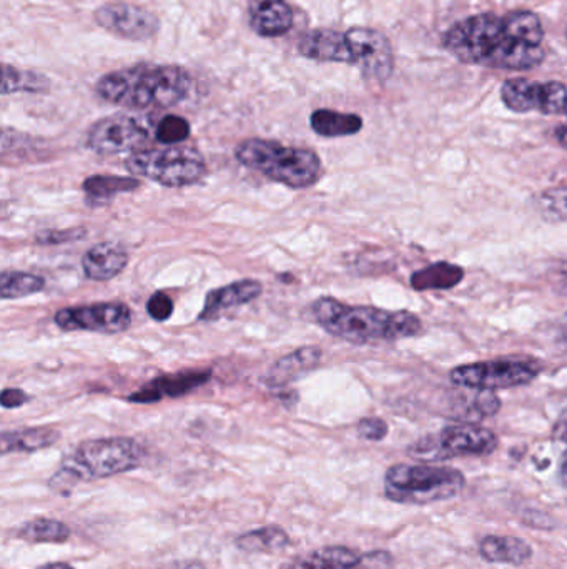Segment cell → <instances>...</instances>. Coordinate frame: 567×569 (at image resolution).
<instances>
[{"instance_id": "obj_1", "label": "cell", "mask_w": 567, "mask_h": 569, "mask_svg": "<svg viewBox=\"0 0 567 569\" xmlns=\"http://www.w3.org/2000/svg\"><path fill=\"white\" fill-rule=\"evenodd\" d=\"M543 42V24L531 11L471 15L443 35L444 49L460 62L501 70L541 66L546 59Z\"/></svg>"}, {"instance_id": "obj_2", "label": "cell", "mask_w": 567, "mask_h": 569, "mask_svg": "<svg viewBox=\"0 0 567 569\" xmlns=\"http://www.w3.org/2000/svg\"><path fill=\"white\" fill-rule=\"evenodd\" d=\"M194 79L184 67L172 64H137L105 73L95 93L108 104L125 109H170L187 101Z\"/></svg>"}, {"instance_id": "obj_3", "label": "cell", "mask_w": 567, "mask_h": 569, "mask_svg": "<svg viewBox=\"0 0 567 569\" xmlns=\"http://www.w3.org/2000/svg\"><path fill=\"white\" fill-rule=\"evenodd\" d=\"M310 314L329 335L358 345L412 339L423 331L421 320L409 311L348 305L332 297L313 301Z\"/></svg>"}, {"instance_id": "obj_4", "label": "cell", "mask_w": 567, "mask_h": 569, "mask_svg": "<svg viewBox=\"0 0 567 569\" xmlns=\"http://www.w3.org/2000/svg\"><path fill=\"white\" fill-rule=\"evenodd\" d=\"M143 455L146 453L140 443L125 436L89 440L63 459L59 471L50 480V488L57 493L67 494L82 481L104 480L132 471L140 466Z\"/></svg>"}, {"instance_id": "obj_5", "label": "cell", "mask_w": 567, "mask_h": 569, "mask_svg": "<svg viewBox=\"0 0 567 569\" xmlns=\"http://www.w3.org/2000/svg\"><path fill=\"white\" fill-rule=\"evenodd\" d=\"M236 160L288 189H309L323 175L322 159L313 150L280 141L248 138L235 150Z\"/></svg>"}, {"instance_id": "obj_6", "label": "cell", "mask_w": 567, "mask_h": 569, "mask_svg": "<svg viewBox=\"0 0 567 569\" xmlns=\"http://www.w3.org/2000/svg\"><path fill=\"white\" fill-rule=\"evenodd\" d=\"M466 487V478L451 466L400 465L391 466L384 475V494L400 504L440 503L458 497Z\"/></svg>"}, {"instance_id": "obj_7", "label": "cell", "mask_w": 567, "mask_h": 569, "mask_svg": "<svg viewBox=\"0 0 567 569\" xmlns=\"http://www.w3.org/2000/svg\"><path fill=\"white\" fill-rule=\"evenodd\" d=\"M127 169L150 182L169 189H182L204 179L207 162L195 147L163 146L134 152L128 157Z\"/></svg>"}, {"instance_id": "obj_8", "label": "cell", "mask_w": 567, "mask_h": 569, "mask_svg": "<svg viewBox=\"0 0 567 569\" xmlns=\"http://www.w3.org/2000/svg\"><path fill=\"white\" fill-rule=\"evenodd\" d=\"M496 448L498 436L491 430L476 423H458L418 440L409 448V455L423 462H443L460 456L491 455Z\"/></svg>"}, {"instance_id": "obj_9", "label": "cell", "mask_w": 567, "mask_h": 569, "mask_svg": "<svg viewBox=\"0 0 567 569\" xmlns=\"http://www.w3.org/2000/svg\"><path fill=\"white\" fill-rule=\"evenodd\" d=\"M541 368L536 362L521 359L486 360L467 363L451 369L450 378L456 387L470 390L498 391L531 384Z\"/></svg>"}, {"instance_id": "obj_10", "label": "cell", "mask_w": 567, "mask_h": 569, "mask_svg": "<svg viewBox=\"0 0 567 569\" xmlns=\"http://www.w3.org/2000/svg\"><path fill=\"white\" fill-rule=\"evenodd\" d=\"M149 128L134 115L115 114L95 122L86 132L85 144L99 156L139 152L149 141Z\"/></svg>"}, {"instance_id": "obj_11", "label": "cell", "mask_w": 567, "mask_h": 569, "mask_svg": "<svg viewBox=\"0 0 567 569\" xmlns=\"http://www.w3.org/2000/svg\"><path fill=\"white\" fill-rule=\"evenodd\" d=\"M57 327L63 331H94L114 335L128 330L132 325V310L118 301H101V304L77 305L57 311Z\"/></svg>"}, {"instance_id": "obj_12", "label": "cell", "mask_w": 567, "mask_h": 569, "mask_svg": "<svg viewBox=\"0 0 567 569\" xmlns=\"http://www.w3.org/2000/svg\"><path fill=\"white\" fill-rule=\"evenodd\" d=\"M94 19L99 27L125 41H150L160 31V19L155 12L125 0L101 5L94 12Z\"/></svg>"}, {"instance_id": "obj_13", "label": "cell", "mask_w": 567, "mask_h": 569, "mask_svg": "<svg viewBox=\"0 0 567 569\" xmlns=\"http://www.w3.org/2000/svg\"><path fill=\"white\" fill-rule=\"evenodd\" d=\"M346 38L354 54L355 66L360 67L367 79H390L395 69V54L383 32L370 27L346 31Z\"/></svg>"}, {"instance_id": "obj_14", "label": "cell", "mask_w": 567, "mask_h": 569, "mask_svg": "<svg viewBox=\"0 0 567 569\" xmlns=\"http://www.w3.org/2000/svg\"><path fill=\"white\" fill-rule=\"evenodd\" d=\"M298 53L316 62L350 64L355 66L354 54L346 38V32L335 29H313L301 35Z\"/></svg>"}, {"instance_id": "obj_15", "label": "cell", "mask_w": 567, "mask_h": 569, "mask_svg": "<svg viewBox=\"0 0 567 569\" xmlns=\"http://www.w3.org/2000/svg\"><path fill=\"white\" fill-rule=\"evenodd\" d=\"M250 27L259 37L274 38L293 27V8L288 0H246Z\"/></svg>"}, {"instance_id": "obj_16", "label": "cell", "mask_w": 567, "mask_h": 569, "mask_svg": "<svg viewBox=\"0 0 567 569\" xmlns=\"http://www.w3.org/2000/svg\"><path fill=\"white\" fill-rule=\"evenodd\" d=\"M210 369H188V372L175 373V375L159 376L146 388L137 391L132 397H128V400L134 403H155L166 397L178 398L197 390L198 387L210 382Z\"/></svg>"}, {"instance_id": "obj_17", "label": "cell", "mask_w": 567, "mask_h": 569, "mask_svg": "<svg viewBox=\"0 0 567 569\" xmlns=\"http://www.w3.org/2000/svg\"><path fill=\"white\" fill-rule=\"evenodd\" d=\"M262 292H264V287L256 280H240V282L230 283L227 287L211 291L207 295L204 310H201L198 320H217V318L225 315L227 311L252 304L262 295Z\"/></svg>"}, {"instance_id": "obj_18", "label": "cell", "mask_w": 567, "mask_h": 569, "mask_svg": "<svg viewBox=\"0 0 567 569\" xmlns=\"http://www.w3.org/2000/svg\"><path fill=\"white\" fill-rule=\"evenodd\" d=\"M128 265V253L118 243H99L86 250L82 259V269L86 278L94 282H108L120 275Z\"/></svg>"}, {"instance_id": "obj_19", "label": "cell", "mask_w": 567, "mask_h": 569, "mask_svg": "<svg viewBox=\"0 0 567 569\" xmlns=\"http://www.w3.org/2000/svg\"><path fill=\"white\" fill-rule=\"evenodd\" d=\"M479 555L493 565L522 566L533 558V548L518 536L489 535L479 542Z\"/></svg>"}, {"instance_id": "obj_20", "label": "cell", "mask_w": 567, "mask_h": 569, "mask_svg": "<svg viewBox=\"0 0 567 569\" xmlns=\"http://www.w3.org/2000/svg\"><path fill=\"white\" fill-rule=\"evenodd\" d=\"M322 360V350L316 346H306V349L297 350L290 355L278 360L270 372H268L267 382L270 387H287L294 379L300 378L304 373L312 372L313 368L320 365Z\"/></svg>"}, {"instance_id": "obj_21", "label": "cell", "mask_w": 567, "mask_h": 569, "mask_svg": "<svg viewBox=\"0 0 567 569\" xmlns=\"http://www.w3.org/2000/svg\"><path fill=\"white\" fill-rule=\"evenodd\" d=\"M544 83L534 80L509 79L502 83L501 99L509 111L516 114H526L531 111H541L543 104Z\"/></svg>"}, {"instance_id": "obj_22", "label": "cell", "mask_w": 567, "mask_h": 569, "mask_svg": "<svg viewBox=\"0 0 567 569\" xmlns=\"http://www.w3.org/2000/svg\"><path fill=\"white\" fill-rule=\"evenodd\" d=\"M313 132L320 137H350L363 128V118L357 114H343L332 109H319L310 117Z\"/></svg>"}, {"instance_id": "obj_23", "label": "cell", "mask_w": 567, "mask_h": 569, "mask_svg": "<svg viewBox=\"0 0 567 569\" xmlns=\"http://www.w3.org/2000/svg\"><path fill=\"white\" fill-rule=\"evenodd\" d=\"M60 433L56 429H27L18 432H4L0 439L2 455L9 453H34L49 448L59 442Z\"/></svg>"}, {"instance_id": "obj_24", "label": "cell", "mask_w": 567, "mask_h": 569, "mask_svg": "<svg viewBox=\"0 0 567 569\" xmlns=\"http://www.w3.org/2000/svg\"><path fill=\"white\" fill-rule=\"evenodd\" d=\"M363 561L354 549L345 546H326L312 555L291 562L285 569H354Z\"/></svg>"}, {"instance_id": "obj_25", "label": "cell", "mask_w": 567, "mask_h": 569, "mask_svg": "<svg viewBox=\"0 0 567 569\" xmlns=\"http://www.w3.org/2000/svg\"><path fill=\"white\" fill-rule=\"evenodd\" d=\"M464 270L454 263L438 262L412 275V287L418 292L450 291L463 282Z\"/></svg>"}, {"instance_id": "obj_26", "label": "cell", "mask_w": 567, "mask_h": 569, "mask_svg": "<svg viewBox=\"0 0 567 569\" xmlns=\"http://www.w3.org/2000/svg\"><path fill=\"white\" fill-rule=\"evenodd\" d=\"M139 186V180L134 177L92 175L83 182L82 189L92 204H99L111 201L115 195L134 192Z\"/></svg>"}, {"instance_id": "obj_27", "label": "cell", "mask_w": 567, "mask_h": 569, "mask_svg": "<svg viewBox=\"0 0 567 569\" xmlns=\"http://www.w3.org/2000/svg\"><path fill=\"white\" fill-rule=\"evenodd\" d=\"M49 90L50 80L44 73L19 69L11 64L2 66V95L18 92L46 93Z\"/></svg>"}, {"instance_id": "obj_28", "label": "cell", "mask_w": 567, "mask_h": 569, "mask_svg": "<svg viewBox=\"0 0 567 569\" xmlns=\"http://www.w3.org/2000/svg\"><path fill=\"white\" fill-rule=\"evenodd\" d=\"M456 401V414L463 418L464 423H474V421L495 417L501 410V400L496 397L495 391L471 390L466 397H458Z\"/></svg>"}, {"instance_id": "obj_29", "label": "cell", "mask_w": 567, "mask_h": 569, "mask_svg": "<svg viewBox=\"0 0 567 569\" xmlns=\"http://www.w3.org/2000/svg\"><path fill=\"white\" fill-rule=\"evenodd\" d=\"M18 536L24 542L35 543H66L70 538V528L62 521L54 520V517H35L27 521L18 532Z\"/></svg>"}, {"instance_id": "obj_30", "label": "cell", "mask_w": 567, "mask_h": 569, "mask_svg": "<svg viewBox=\"0 0 567 569\" xmlns=\"http://www.w3.org/2000/svg\"><path fill=\"white\" fill-rule=\"evenodd\" d=\"M290 545V536L280 526H265L252 530L236 539V546L246 553L281 551Z\"/></svg>"}, {"instance_id": "obj_31", "label": "cell", "mask_w": 567, "mask_h": 569, "mask_svg": "<svg viewBox=\"0 0 567 569\" xmlns=\"http://www.w3.org/2000/svg\"><path fill=\"white\" fill-rule=\"evenodd\" d=\"M46 288V280L34 273L2 272L0 275V297L4 300L31 297Z\"/></svg>"}, {"instance_id": "obj_32", "label": "cell", "mask_w": 567, "mask_h": 569, "mask_svg": "<svg viewBox=\"0 0 567 569\" xmlns=\"http://www.w3.org/2000/svg\"><path fill=\"white\" fill-rule=\"evenodd\" d=\"M536 208L547 221L567 220V185L544 190L536 198Z\"/></svg>"}, {"instance_id": "obj_33", "label": "cell", "mask_w": 567, "mask_h": 569, "mask_svg": "<svg viewBox=\"0 0 567 569\" xmlns=\"http://www.w3.org/2000/svg\"><path fill=\"white\" fill-rule=\"evenodd\" d=\"M190 132L187 118L181 115H165L157 124L155 137L162 146H181L182 141L190 137Z\"/></svg>"}, {"instance_id": "obj_34", "label": "cell", "mask_w": 567, "mask_h": 569, "mask_svg": "<svg viewBox=\"0 0 567 569\" xmlns=\"http://www.w3.org/2000/svg\"><path fill=\"white\" fill-rule=\"evenodd\" d=\"M541 114L559 115L567 112V89L564 83L546 82L543 90V104H541Z\"/></svg>"}, {"instance_id": "obj_35", "label": "cell", "mask_w": 567, "mask_h": 569, "mask_svg": "<svg viewBox=\"0 0 567 569\" xmlns=\"http://www.w3.org/2000/svg\"><path fill=\"white\" fill-rule=\"evenodd\" d=\"M85 237V228H69V230H47L35 237L40 246H60V243L76 242Z\"/></svg>"}, {"instance_id": "obj_36", "label": "cell", "mask_w": 567, "mask_h": 569, "mask_svg": "<svg viewBox=\"0 0 567 569\" xmlns=\"http://www.w3.org/2000/svg\"><path fill=\"white\" fill-rule=\"evenodd\" d=\"M387 430L390 429H387L386 421L377 417L363 418L358 423V435L368 442H381L386 439Z\"/></svg>"}, {"instance_id": "obj_37", "label": "cell", "mask_w": 567, "mask_h": 569, "mask_svg": "<svg viewBox=\"0 0 567 569\" xmlns=\"http://www.w3.org/2000/svg\"><path fill=\"white\" fill-rule=\"evenodd\" d=\"M173 305L172 298L166 294H153L150 297V300L147 301V311H149L150 317L155 321H166L173 315Z\"/></svg>"}, {"instance_id": "obj_38", "label": "cell", "mask_w": 567, "mask_h": 569, "mask_svg": "<svg viewBox=\"0 0 567 569\" xmlns=\"http://www.w3.org/2000/svg\"><path fill=\"white\" fill-rule=\"evenodd\" d=\"M28 400H31L28 395H25L22 390H18V388H5V390L2 391V398H0L2 407L8 408V410L24 407Z\"/></svg>"}, {"instance_id": "obj_39", "label": "cell", "mask_w": 567, "mask_h": 569, "mask_svg": "<svg viewBox=\"0 0 567 569\" xmlns=\"http://www.w3.org/2000/svg\"><path fill=\"white\" fill-rule=\"evenodd\" d=\"M553 439L556 442L567 443V410L557 418L553 426Z\"/></svg>"}, {"instance_id": "obj_40", "label": "cell", "mask_w": 567, "mask_h": 569, "mask_svg": "<svg viewBox=\"0 0 567 569\" xmlns=\"http://www.w3.org/2000/svg\"><path fill=\"white\" fill-rule=\"evenodd\" d=\"M559 483L560 487L567 490V449L564 452L563 458L559 463Z\"/></svg>"}, {"instance_id": "obj_41", "label": "cell", "mask_w": 567, "mask_h": 569, "mask_svg": "<svg viewBox=\"0 0 567 569\" xmlns=\"http://www.w3.org/2000/svg\"><path fill=\"white\" fill-rule=\"evenodd\" d=\"M567 114V112H566ZM557 140L560 141V146L567 147V124L560 125L556 130Z\"/></svg>"}, {"instance_id": "obj_42", "label": "cell", "mask_w": 567, "mask_h": 569, "mask_svg": "<svg viewBox=\"0 0 567 569\" xmlns=\"http://www.w3.org/2000/svg\"><path fill=\"white\" fill-rule=\"evenodd\" d=\"M37 569H76L70 565H66V562H50V565L40 566Z\"/></svg>"}, {"instance_id": "obj_43", "label": "cell", "mask_w": 567, "mask_h": 569, "mask_svg": "<svg viewBox=\"0 0 567 569\" xmlns=\"http://www.w3.org/2000/svg\"><path fill=\"white\" fill-rule=\"evenodd\" d=\"M181 569H205L204 566L198 565V562H187V565L182 566Z\"/></svg>"}, {"instance_id": "obj_44", "label": "cell", "mask_w": 567, "mask_h": 569, "mask_svg": "<svg viewBox=\"0 0 567 569\" xmlns=\"http://www.w3.org/2000/svg\"><path fill=\"white\" fill-rule=\"evenodd\" d=\"M560 278L564 283H567V263H564L563 270H559Z\"/></svg>"}]
</instances>
